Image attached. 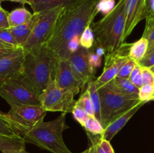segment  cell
Returning a JSON list of instances; mask_svg holds the SVG:
<instances>
[{
	"label": "cell",
	"instance_id": "2e32d148",
	"mask_svg": "<svg viewBox=\"0 0 154 153\" xmlns=\"http://www.w3.org/2000/svg\"><path fill=\"white\" fill-rule=\"evenodd\" d=\"M82 0H29L33 14H38L57 8L72 7Z\"/></svg>",
	"mask_w": 154,
	"mask_h": 153
},
{
	"label": "cell",
	"instance_id": "836d02e7",
	"mask_svg": "<svg viewBox=\"0 0 154 153\" xmlns=\"http://www.w3.org/2000/svg\"><path fill=\"white\" fill-rule=\"evenodd\" d=\"M72 115H73L74 118H75L82 127L84 126V123H85V122L87 121L89 116H90L87 114V112H86L85 110H83L82 108L80 107V106H77L76 104L74 106V109L73 110H72Z\"/></svg>",
	"mask_w": 154,
	"mask_h": 153
},
{
	"label": "cell",
	"instance_id": "8992f818",
	"mask_svg": "<svg viewBox=\"0 0 154 153\" xmlns=\"http://www.w3.org/2000/svg\"><path fill=\"white\" fill-rule=\"evenodd\" d=\"M0 97L11 106L25 104L41 106L38 92L23 73L0 86Z\"/></svg>",
	"mask_w": 154,
	"mask_h": 153
},
{
	"label": "cell",
	"instance_id": "9a60e30c",
	"mask_svg": "<svg viewBox=\"0 0 154 153\" xmlns=\"http://www.w3.org/2000/svg\"><path fill=\"white\" fill-rule=\"evenodd\" d=\"M147 102L141 100L139 104H136L129 109V110L126 111L124 113L121 114L118 117L113 120L108 126L105 128L103 133L101 134V137L104 140H106L108 141H111L114 138V136L118 133L121 129L126 125V123L129 122V120L135 115V112Z\"/></svg>",
	"mask_w": 154,
	"mask_h": 153
},
{
	"label": "cell",
	"instance_id": "44dd1931",
	"mask_svg": "<svg viewBox=\"0 0 154 153\" xmlns=\"http://www.w3.org/2000/svg\"><path fill=\"white\" fill-rule=\"evenodd\" d=\"M32 16L33 13L32 14L24 7L18 8L11 10L8 14L9 28L26 23L30 20Z\"/></svg>",
	"mask_w": 154,
	"mask_h": 153
},
{
	"label": "cell",
	"instance_id": "ac0fdd59",
	"mask_svg": "<svg viewBox=\"0 0 154 153\" xmlns=\"http://www.w3.org/2000/svg\"><path fill=\"white\" fill-rule=\"evenodd\" d=\"M90 141V146L81 153H115L110 141L104 140L101 135H94L87 132Z\"/></svg>",
	"mask_w": 154,
	"mask_h": 153
},
{
	"label": "cell",
	"instance_id": "681fc988",
	"mask_svg": "<svg viewBox=\"0 0 154 153\" xmlns=\"http://www.w3.org/2000/svg\"><path fill=\"white\" fill-rule=\"evenodd\" d=\"M2 1H11V2H13V0H2Z\"/></svg>",
	"mask_w": 154,
	"mask_h": 153
},
{
	"label": "cell",
	"instance_id": "bcb514c9",
	"mask_svg": "<svg viewBox=\"0 0 154 153\" xmlns=\"http://www.w3.org/2000/svg\"><path fill=\"white\" fill-rule=\"evenodd\" d=\"M150 69L152 70V72H153V73H154V65L152 66L151 68H150Z\"/></svg>",
	"mask_w": 154,
	"mask_h": 153
},
{
	"label": "cell",
	"instance_id": "d6986e66",
	"mask_svg": "<svg viewBox=\"0 0 154 153\" xmlns=\"http://www.w3.org/2000/svg\"><path fill=\"white\" fill-rule=\"evenodd\" d=\"M26 140L20 135L8 136L0 134V151H17L25 149Z\"/></svg>",
	"mask_w": 154,
	"mask_h": 153
},
{
	"label": "cell",
	"instance_id": "e575fe53",
	"mask_svg": "<svg viewBox=\"0 0 154 153\" xmlns=\"http://www.w3.org/2000/svg\"><path fill=\"white\" fill-rule=\"evenodd\" d=\"M141 67L151 68L154 65V47L150 48L147 50L144 58L138 62Z\"/></svg>",
	"mask_w": 154,
	"mask_h": 153
},
{
	"label": "cell",
	"instance_id": "ffe728a7",
	"mask_svg": "<svg viewBox=\"0 0 154 153\" xmlns=\"http://www.w3.org/2000/svg\"><path fill=\"white\" fill-rule=\"evenodd\" d=\"M114 91L123 94H138L139 88L135 86L128 78L115 77L106 84Z\"/></svg>",
	"mask_w": 154,
	"mask_h": 153
},
{
	"label": "cell",
	"instance_id": "7dc6e473",
	"mask_svg": "<svg viewBox=\"0 0 154 153\" xmlns=\"http://www.w3.org/2000/svg\"><path fill=\"white\" fill-rule=\"evenodd\" d=\"M2 0H0V9L2 8V6H1V3H2Z\"/></svg>",
	"mask_w": 154,
	"mask_h": 153
},
{
	"label": "cell",
	"instance_id": "d590c367",
	"mask_svg": "<svg viewBox=\"0 0 154 153\" xmlns=\"http://www.w3.org/2000/svg\"><path fill=\"white\" fill-rule=\"evenodd\" d=\"M89 62L92 68L95 70L102 64V57L98 56L92 50H89Z\"/></svg>",
	"mask_w": 154,
	"mask_h": 153
},
{
	"label": "cell",
	"instance_id": "83f0119b",
	"mask_svg": "<svg viewBox=\"0 0 154 153\" xmlns=\"http://www.w3.org/2000/svg\"><path fill=\"white\" fill-rule=\"evenodd\" d=\"M134 85L138 88H141L143 86V80H142V67L138 63H137L136 65L134 68L133 70L131 73L130 76L128 78Z\"/></svg>",
	"mask_w": 154,
	"mask_h": 153
},
{
	"label": "cell",
	"instance_id": "d6a6232c",
	"mask_svg": "<svg viewBox=\"0 0 154 153\" xmlns=\"http://www.w3.org/2000/svg\"><path fill=\"white\" fill-rule=\"evenodd\" d=\"M137 62H135V61H133L132 59L129 58L126 63H125L124 65L121 68V69L119 71L118 74H117V77L120 78H129L130 76L131 73L133 70L134 68L136 65Z\"/></svg>",
	"mask_w": 154,
	"mask_h": 153
},
{
	"label": "cell",
	"instance_id": "f546056e",
	"mask_svg": "<svg viewBox=\"0 0 154 153\" xmlns=\"http://www.w3.org/2000/svg\"><path fill=\"white\" fill-rule=\"evenodd\" d=\"M0 134L8 135V136L17 135V134L12 128L10 123L6 119L5 113H3V112H0Z\"/></svg>",
	"mask_w": 154,
	"mask_h": 153
},
{
	"label": "cell",
	"instance_id": "c3c4849f",
	"mask_svg": "<svg viewBox=\"0 0 154 153\" xmlns=\"http://www.w3.org/2000/svg\"><path fill=\"white\" fill-rule=\"evenodd\" d=\"M153 47H154V44H153V45H152V46H150V47H149V48H148V50H149V49H150V48H153Z\"/></svg>",
	"mask_w": 154,
	"mask_h": 153
},
{
	"label": "cell",
	"instance_id": "603a6c76",
	"mask_svg": "<svg viewBox=\"0 0 154 153\" xmlns=\"http://www.w3.org/2000/svg\"><path fill=\"white\" fill-rule=\"evenodd\" d=\"M87 89L90 92V98L93 101V106H94L95 117L97 118L101 122V100L100 96H99V90L96 86L95 80H91L87 84Z\"/></svg>",
	"mask_w": 154,
	"mask_h": 153
},
{
	"label": "cell",
	"instance_id": "4dcf8cb0",
	"mask_svg": "<svg viewBox=\"0 0 154 153\" xmlns=\"http://www.w3.org/2000/svg\"><path fill=\"white\" fill-rule=\"evenodd\" d=\"M115 0H99L97 4V10L99 13H102L104 15L109 14L116 6Z\"/></svg>",
	"mask_w": 154,
	"mask_h": 153
},
{
	"label": "cell",
	"instance_id": "8d00e7d4",
	"mask_svg": "<svg viewBox=\"0 0 154 153\" xmlns=\"http://www.w3.org/2000/svg\"><path fill=\"white\" fill-rule=\"evenodd\" d=\"M142 80L144 84H154V73L150 68L142 67Z\"/></svg>",
	"mask_w": 154,
	"mask_h": 153
},
{
	"label": "cell",
	"instance_id": "7c38bea8",
	"mask_svg": "<svg viewBox=\"0 0 154 153\" xmlns=\"http://www.w3.org/2000/svg\"><path fill=\"white\" fill-rule=\"evenodd\" d=\"M68 60L84 86L94 79L95 70L89 62V50L81 46L78 51L70 54Z\"/></svg>",
	"mask_w": 154,
	"mask_h": 153
},
{
	"label": "cell",
	"instance_id": "60d3db41",
	"mask_svg": "<svg viewBox=\"0 0 154 153\" xmlns=\"http://www.w3.org/2000/svg\"><path fill=\"white\" fill-rule=\"evenodd\" d=\"M90 50H92L93 51H94V52H96L98 56H101V57H102V56H104L106 54V51H105V50L104 49L103 47L99 46V45L95 44H94V45H93V47H92Z\"/></svg>",
	"mask_w": 154,
	"mask_h": 153
},
{
	"label": "cell",
	"instance_id": "4316f807",
	"mask_svg": "<svg viewBox=\"0 0 154 153\" xmlns=\"http://www.w3.org/2000/svg\"><path fill=\"white\" fill-rule=\"evenodd\" d=\"M142 37L148 40L149 47L154 44V15H148L146 17L145 29Z\"/></svg>",
	"mask_w": 154,
	"mask_h": 153
},
{
	"label": "cell",
	"instance_id": "5bb4252c",
	"mask_svg": "<svg viewBox=\"0 0 154 153\" xmlns=\"http://www.w3.org/2000/svg\"><path fill=\"white\" fill-rule=\"evenodd\" d=\"M24 57L25 53L20 46L13 53L0 59V86L8 80L23 73Z\"/></svg>",
	"mask_w": 154,
	"mask_h": 153
},
{
	"label": "cell",
	"instance_id": "1f68e13d",
	"mask_svg": "<svg viewBox=\"0 0 154 153\" xmlns=\"http://www.w3.org/2000/svg\"><path fill=\"white\" fill-rule=\"evenodd\" d=\"M0 39L3 40L5 43L12 46H16V47L20 46L9 28H2V29L0 30Z\"/></svg>",
	"mask_w": 154,
	"mask_h": 153
},
{
	"label": "cell",
	"instance_id": "7a4b0ae2",
	"mask_svg": "<svg viewBox=\"0 0 154 153\" xmlns=\"http://www.w3.org/2000/svg\"><path fill=\"white\" fill-rule=\"evenodd\" d=\"M126 20V0H119L109 14L90 26L95 35V44L103 47L106 53L118 49L124 43Z\"/></svg>",
	"mask_w": 154,
	"mask_h": 153
},
{
	"label": "cell",
	"instance_id": "9c48e42d",
	"mask_svg": "<svg viewBox=\"0 0 154 153\" xmlns=\"http://www.w3.org/2000/svg\"><path fill=\"white\" fill-rule=\"evenodd\" d=\"M41 106L46 111L72 113L76 100L75 94L60 88L52 75L44 91L39 94Z\"/></svg>",
	"mask_w": 154,
	"mask_h": 153
},
{
	"label": "cell",
	"instance_id": "7402d4cb",
	"mask_svg": "<svg viewBox=\"0 0 154 153\" xmlns=\"http://www.w3.org/2000/svg\"><path fill=\"white\" fill-rule=\"evenodd\" d=\"M149 48V42L144 38L141 37L138 40L132 44L129 50V58L138 63L147 53Z\"/></svg>",
	"mask_w": 154,
	"mask_h": 153
},
{
	"label": "cell",
	"instance_id": "3957f363",
	"mask_svg": "<svg viewBox=\"0 0 154 153\" xmlns=\"http://www.w3.org/2000/svg\"><path fill=\"white\" fill-rule=\"evenodd\" d=\"M66 112L50 122L42 121L21 136L26 142L34 144L52 153H72L63 140V133L69 126L66 123Z\"/></svg>",
	"mask_w": 154,
	"mask_h": 153
},
{
	"label": "cell",
	"instance_id": "484cf974",
	"mask_svg": "<svg viewBox=\"0 0 154 153\" xmlns=\"http://www.w3.org/2000/svg\"><path fill=\"white\" fill-rule=\"evenodd\" d=\"M81 46L90 50L95 44V35L91 26H88L85 28L80 38Z\"/></svg>",
	"mask_w": 154,
	"mask_h": 153
},
{
	"label": "cell",
	"instance_id": "4fadbf2b",
	"mask_svg": "<svg viewBox=\"0 0 154 153\" xmlns=\"http://www.w3.org/2000/svg\"><path fill=\"white\" fill-rule=\"evenodd\" d=\"M126 27L124 42L134 28L147 16V0H126Z\"/></svg>",
	"mask_w": 154,
	"mask_h": 153
},
{
	"label": "cell",
	"instance_id": "30bf717a",
	"mask_svg": "<svg viewBox=\"0 0 154 153\" xmlns=\"http://www.w3.org/2000/svg\"><path fill=\"white\" fill-rule=\"evenodd\" d=\"M52 77L63 89L77 94L84 87L82 81L74 71L68 59L61 57H54Z\"/></svg>",
	"mask_w": 154,
	"mask_h": 153
},
{
	"label": "cell",
	"instance_id": "f6af8a7d",
	"mask_svg": "<svg viewBox=\"0 0 154 153\" xmlns=\"http://www.w3.org/2000/svg\"><path fill=\"white\" fill-rule=\"evenodd\" d=\"M13 2H19L23 5L25 4H29V0H13Z\"/></svg>",
	"mask_w": 154,
	"mask_h": 153
},
{
	"label": "cell",
	"instance_id": "b9f144b4",
	"mask_svg": "<svg viewBox=\"0 0 154 153\" xmlns=\"http://www.w3.org/2000/svg\"><path fill=\"white\" fill-rule=\"evenodd\" d=\"M148 15H154V0H147V16Z\"/></svg>",
	"mask_w": 154,
	"mask_h": 153
},
{
	"label": "cell",
	"instance_id": "f5cc1de1",
	"mask_svg": "<svg viewBox=\"0 0 154 153\" xmlns=\"http://www.w3.org/2000/svg\"><path fill=\"white\" fill-rule=\"evenodd\" d=\"M0 112H1V111H0Z\"/></svg>",
	"mask_w": 154,
	"mask_h": 153
},
{
	"label": "cell",
	"instance_id": "f35d334b",
	"mask_svg": "<svg viewBox=\"0 0 154 153\" xmlns=\"http://www.w3.org/2000/svg\"><path fill=\"white\" fill-rule=\"evenodd\" d=\"M8 14L9 12L6 11L3 8L0 9V26L2 28H8Z\"/></svg>",
	"mask_w": 154,
	"mask_h": 153
},
{
	"label": "cell",
	"instance_id": "277c9868",
	"mask_svg": "<svg viewBox=\"0 0 154 153\" xmlns=\"http://www.w3.org/2000/svg\"><path fill=\"white\" fill-rule=\"evenodd\" d=\"M54 57L48 44L35 50L25 53L23 74L39 94L46 88L52 75Z\"/></svg>",
	"mask_w": 154,
	"mask_h": 153
},
{
	"label": "cell",
	"instance_id": "e0dca14e",
	"mask_svg": "<svg viewBox=\"0 0 154 153\" xmlns=\"http://www.w3.org/2000/svg\"><path fill=\"white\" fill-rule=\"evenodd\" d=\"M38 19V14H33L32 17L26 23L14 27H10L9 29L14 36L15 39L17 41L20 46H22L29 38L33 28H34L35 22Z\"/></svg>",
	"mask_w": 154,
	"mask_h": 153
},
{
	"label": "cell",
	"instance_id": "d4e9b609",
	"mask_svg": "<svg viewBox=\"0 0 154 153\" xmlns=\"http://www.w3.org/2000/svg\"><path fill=\"white\" fill-rule=\"evenodd\" d=\"M77 106H80L84 110H85L87 112V114L90 116H95V111H94V106H93V101L90 98V92L87 89H86L81 97L79 98L78 100H76Z\"/></svg>",
	"mask_w": 154,
	"mask_h": 153
},
{
	"label": "cell",
	"instance_id": "74e56055",
	"mask_svg": "<svg viewBox=\"0 0 154 153\" xmlns=\"http://www.w3.org/2000/svg\"><path fill=\"white\" fill-rule=\"evenodd\" d=\"M81 37H74L68 44V50L69 54L75 52L81 47V42H80Z\"/></svg>",
	"mask_w": 154,
	"mask_h": 153
},
{
	"label": "cell",
	"instance_id": "cb8c5ba5",
	"mask_svg": "<svg viewBox=\"0 0 154 153\" xmlns=\"http://www.w3.org/2000/svg\"><path fill=\"white\" fill-rule=\"evenodd\" d=\"M83 127L86 132L94 135H101L105 130L101 122L94 116H89Z\"/></svg>",
	"mask_w": 154,
	"mask_h": 153
},
{
	"label": "cell",
	"instance_id": "f907efd6",
	"mask_svg": "<svg viewBox=\"0 0 154 153\" xmlns=\"http://www.w3.org/2000/svg\"><path fill=\"white\" fill-rule=\"evenodd\" d=\"M152 100H154V94H153V98H152Z\"/></svg>",
	"mask_w": 154,
	"mask_h": 153
},
{
	"label": "cell",
	"instance_id": "816d5d0a",
	"mask_svg": "<svg viewBox=\"0 0 154 153\" xmlns=\"http://www.w3.org/2000/svg\"><path fill=\"white\" fill-rule=\"evenodd\" d=\"M1 29H2V27L0 26V30H1Z\"/></svg>",
	"mask_w": 154,
	"mask_h": 153
},
{
	"label": "cell",
	"instance_id": "7bdbcfd3",
	"mask_svg": "<svg viewBox=\"0 0 154 153\" xmlns=\"http://www.w3.org/2000/svg\"><path fill=\"white\" fill-rule=\"evenodd\" d=\"M2 153H28L25 149L17 150V151H8V152H3Z\"/></svg>",
	"mask_w": 154,
	"mask_h": 153
},
{
	"label": "cell",
	"instance_id": "f1b7e54d",
	"mask_svg": "<svg viewBox=\"0 0 154 153\" xmlns=\"http://www.w3.org/2000/svg\"><path fill=\"white\" fill-rule=\"evenodd\" d=\"M154 94V84H144L139 88L138 97L141 100L147 102L152 100Z\"/></svg>",
	"mask_w": 154,
	"mask_h": 153
},
{
	"label": "cell",
	"instance_id": "5b68a950",
	"mask_svg": "<svg viewBox=\"0 0 154 153\" xmlns=\"http://www.w3.org/2000/svg\"><path fill=\"white\" fill-rule=\"evenodd\" d=\"M101 100V123L104 128L113 120L141 101L138 94H123L107 85L98 88Z\"/></svg>",
	"mask_w": 154,
	"mask_h": 153
},
{
	"label": "cell",
	"instance_id": "6da1fadb",
	"mask_svg": "<svg viewBox=\"0 0 154 153\" xmlns=\"http://www.w3.org/2000/svg\"><path fill=\"white\" fill-rule=\"evenodd\" d=\"M99 0H82L72 7L64 8L57 20L48 46L55 57L68 59L70 56L68 44L74 37H81L99 14Z\"/></svg>",
	"mask_w": 154,
	"mask_h": 153
},
{
	"label": "cell",
	"instance_id": "ab89813d",
	"mask_svg": "<svg viewBox=\"0 0 154 153\" xmlns=\"http://www.w3.org/2000/svg\"><path fill=\"white\" fill-rule=\"evenodd\" d=\"M19 47H20V46H18V47H3V46H0V59L10 55V54L13 53Z\"/></svg>",
	"mask_w": 154,
	"mask_h": 153
},
{
	"label": "cell",
	"instance_id": "52a82bcc",
	"mask_svg": "<svg viewBox=\"0 0 154 153\" xmlns=\"http://www.w3.org/2000/svg\"><path fill=\"white\" fill-rule=\"evenodd\" d=\"M65 8L60 7L38 14V19L28 40L21 46L24 53L34 51L48 44L57 20Z\"/></svg>",
	"mask_w": 154,
	"mask_h": 153
},
{
	"label": "cell",
	"instance_id": "ba28073f",
	"mask_svg": "<svg viewBox=\"0 0 154 153\" xmlns=\"http://www.w3.org/2000/svg\"><path fill=\"white\" fill-rule=\"evenodd\" d=\"M48 111L40 105H18L11 106L8 112L5 113L6 119L17 134L22 135L42 121Z\"/></svg>",
	"mask_w": 154,
	"mask_h": 153
},
{
	"label": "cell",
	"instance_id": "ee69618b",
	"mask_svg": "<svg viewBox=\"0 0 154 153\" xmlns=\"http://www.w3.org/2000/svg\"><path fill=\"white\" fill-rule=\"evenodd\" d=\"M0 46H3V47H16V46H11V45L7 44L5 43L3 40H2L1 39H0Z\"/></svg>",
	"mask_w": 154,
	"mask_h": 153
},
{
	"label": "cell",
	"instance_id": "8fae6325",
	"mask_svg": "<svg viewBox=\"0 0 154 153\" xmlns=\"http://www.w3.org/2000/svg\"><path fill=\"white\" fill-rule=\"evenodd\" d=\"M132 46L130 43H124L115 51L105 54V66L102 74L95 80L98 88L106 85L107 83L117 77L119 71L129 59V50Z\"/></svg>",
	"mask_w": 154,
	"mask_h": 153
}]
</instances>
